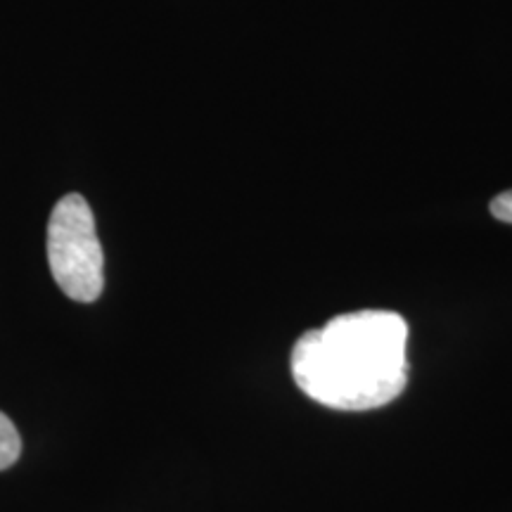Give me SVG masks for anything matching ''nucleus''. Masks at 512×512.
I'll return each mask as SVG.
<instances>
[{
  "instance_id": "obj_1",
  "label": "nucleus",
  "mask_w": 512,
  "mask_h": 512,
  "mask_svg": "<svg viewBox=\"0 0 512 512\" xmlns=\"http://www.w3.org/2000/svg\"><path fill=\"white\" fill-rule=\"evenodd\" d=\"M408 323L396 311H354L304 332L292 349L297 387L332 411H375L408 384Z\"/></svg>"
},
{
  "instance_id": "obj_2",
  "label": "nucleus",
  "mask_w": 512,
  "mask_h": 512,
  "mask_svg": "<svg viewBox=\"0 0 512 512\" xmlns=\"http://www.w3.org/2000/svg\"><path fill=\"white\" fill-rule=\"evenodd\" d=\"M48 264L69 299L91 304L105 290V254L86 197L64 195L48 221Z\"/></svg>"
},
{
  "instance_id": "obj_3",
  "label": "nucleus",
  "mask_w": 512,
  "mask_h": 512,
  "mask_svg": "<svg viewBox=\"0 0 512 512\" xmlns=\"http://www.w3.org/2000/svg\"><path fill=\"white\" fill-rule=\"evenodd\" d=\"M22 453V437L5 413H0V470H8Z\"/></svg>"
},
{
  "instance_id": "obj_4",
  "label": "nucleus",
  "mask_w": 512,
  "mask_h": 512,
  "mask_svg": "<svg viewBox=\"0 0 512 512\" xmlns=\"http://www.w3.org/2000/svg\"><path fill=\"white\" fill-rule=\"evenodd\" d=\"M491 214L503 223H512V190H505L491 200Z\"/></svg>"
}]
</instances>
